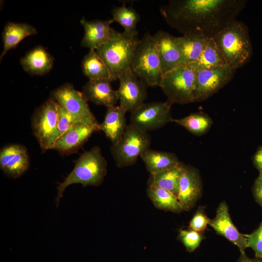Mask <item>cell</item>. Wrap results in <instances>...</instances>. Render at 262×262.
<instances>
[{
	"instance_id": "6da1fadb",
	"label": "cell",
	"mask_w": 262,
	"mask_h": 262,
	"mask_svg": "<svg viewBox=\"0 0 262 262\" xmlns=\"http://www.w3.org/2000/svg\"><path fill=\"white\" fill-rule=\"evenodd\" d=\"M245 0H171L160 8L165 22L183 35L199 31L209 38L236 19Z\"/></svg>"
},
{
	"instance_id": "7a4b0ae2",
	"label": "cell",
	"mask_w": 262,
	"mask_h": 262,
	"mask_svg": "<svg viewBox=\"0 0 262 262\" xmlns=\"http://www.w3.org/2000/svg\"><path fill=\"white\" fill-rule=\"evenodd\" d=\"M139 41L138 32H119L112 28L109 40L95 50L106 65L112 81L131 69Z\"/></svg>"
},
{
	"instance_id": "3957f363",
	"label": "cell",
	"mask_w": 262,
	"mask_h": 262,
	"mask_svg": "<svg viewBox=\"0 0 262 262\" xmlns=\"http://www.w3.org/2000/svg\"><path fill=\"white\" fill-rule=\"evenodd\" d=\"M226 63L237 69L252 56V46L247 26L236 19L231 21L213 37Z\"/></svg>"
},
{
	"instance_id": "277c9868",
	"label": "cell",
	"mask_w": 262,
	"mask_h": 262,
	"mask_svg": "<svg viewBox=\"0 0 262 262\" xmlns=\"http://www.w3.org/2000/svg\"><path fill=\"white\" fill-rule=\"evenodd\" d=\"M107 162L99 147L94 146L82 153L76 160L72 171L57 187V206L64 191L71 184L80 183L84 186L101 184L107 174Z\"/></svg>"
},
{
	"instance_id": "5b68a950",
	"label": "cell",
	"mask_w": 262,
	"mask_h": 262,
	"mask_svg": "<svg viewBox=\"0 0 262 262\" xmlns=\"http://www.w3.org/2000/svg\"><path fill=\"white\" fill-rule=\"evenodd\" d=\"M197 66L195 63L180 65L163 75L159 87L167 101L184 104L194 102Z\"/></svg>"
},
{
	"instance_id": "8992f818",
	"label": "cell",
	"mask_w": 262,
	"mask_h": 262,
	"mask_svg": "<svg viewBox=\"0 0 262 262\" xmlns=\"http://www.w3.org/2000/svg\"><path fill=\"white\" fill-rule=\"evenodd\" d=\"M131 69L147 87L160 86L163 77L160 60L153 35L148 32L140 39Z\"/></svg>"
},
{
	"instance_id": "52a82bcc",
	"label": "cell",
	"mask_w": 262,
	"mask_h": 262,
	"mask_svg": "<svg viewBox=\"0 0 262 262\" xmlns=\"http://www.w3.org/2000/svg\"><path fill=\"white\" fill-rule=\"evenodd\" d=\"M151 143V137L147 132L128 124L121 138L111 147L116 165L125 167L134 164L138 157L150 148Z\"/></svg>"
},
{
	"instance_id": "ba28073f",
	"label": "cell",
	"mask_w": 262,
	"mask_h": 262,
	"mask_svg": "<svg viewBox=\"0 0 262 262\" xmlns=\"http://www.w3.org/2000/svg\"><path fill=\"white\" fill-rule=\"evenodd\" d=\"M33 133L43 151L53 149L60 137L58 128L57 102L52 98L47 100L34 112Z\"/></svg>"
},
{
	"instance_id": "9c48e42d",
	"label": "cell",
	"mask_w": 262,
	"mask_h": 262,
	"mask_svg": "<svg viewBox=\"0 0 262 262\" xmlns=\"http://www.w3.org/2000/svg\"><path fill=\"white\" fill-rule=\"evenodd\" d=\"M52 98L71 115L75 122L84 123L99 129V124L90 111L87 101L82 93L70 83H66L55 89Z\"/></svg>"
},
{
	"instance_id": "30bf717a",
	"label": "cell",
	"mask_w": 262,
	"mask_h": 262,
	"mask_svg": "<svg viewBox=\"0 0 262 262\" xmlns=\"http://www.w3.org/2000/svg\"><path fill=\"white\" fill-rule=\"evenodd\" d=\"M172 105L167 101L144 103L131 113L130 124L147 132L159 129L172 122Z\"/></svg>"
},
{
	"instance_id": "8fae6325",
	"label": "cell",
	"mask_w": 262,
	"mask_h": 262,
	"mask_svg": "<svg viewBox=\"0 0 262 262\" xmlns=\"http://www.w3.org/2000/svg\"><path fill=\"white\" fill-rule=\"evenodd\" d=\"M236 70L229 65L212 69L197 68L194 102L206 100L217 92L233 78Z\"/></svg>"
},
{
	"instance_id": "7c38bea8",
	"label": "cell",
	"mask_w": 262,
	"mask_h": 262,
	"mask_svg": "<svg viewBox=\"0 0 262 262\" xmlns=\"http://www.w3.org/2000/svg\"><path fill=\"white\" fill-rule=\"evenodd\" d=\"M116 90L119 106L127 113H131L142 104L147 97V86L129 69L119 78Z\"/></svg>"
},
{
	"instance_id": "4fadbf2b",
	"label": "cell",
	"mask_w": 262,
	"mask_h": 262,
	"mask_svg": "<svg viewBox=\"0 0 262 262\" xmlns=\"http://www.w3.org/2000/svg\"><path fill=\"white\" fill-rule=\"evenodd\" d=\"M153 38L159 56L163 75L181 65V52L178 37L160 30Z\"/></svg>"
},
{
	"instance_id": "5bb4252c",
	"label": "cell",
	"mask_w": 262,
	"mask_h": 262,
	"mask_svg": "<svg viewBox=\"0 0 262 262\" xmlns=\"http://www.w3.org/2000/svg\"><path fill=\"white\" fill-rule=\"evenodd\" d=\"M202 185L198 171L186 165L179 181L178 199L183 211L191 210L200 198Z\"/></svg>"
},
{
	"instance_id": "9a60e30c",
	"label": "cell",
	"mask_w": 262,
	"mask_h": 262,
	"mask_svg": "<svg viewBox=\"0 0 262 262\" xmlns=\"http://www.w3.org/2000/svg\"><path fill=\"white\" fill-rule=\"evenodd\" d=\"M209 225L217 234L236 246L241 252H244L248 247L246 234L240 233L232 223L225 201L219 204L214 218L210 219Z\"/></svg>"
},
{
	"instance_id": "2e32d148",
	"label": "cell",
	"mask_w": 262,
	"mask_h": 262,
	"mask_svg": "<svg viewBox=\"0 0 262 262\" xmlns=\"http://www.w3.org/2000/svg\"><path fill=\"white\" fill-rule=\"evenodd\" d=\"M29 158L26 147L20 144L3 147L0 151V167L8 177L16 178L28 169Z\"/></svg>"
},
{
	"instance_id": "e0dca14e",
	"label": "cell",
	"mask_w": 262,
	"mask_h": 262,
	"mask_svg": "<svg viewBox=\"0 0 262 262\" xmlns=\"http://www.w3.org/2000/svg\"><path fill=\"white\" fill-rule=\"evenodd\" d=\"M99 129L95 126L80 122H75L57 140L52 149L63 154L75 152L92 134Z\"/></svg>"
},
{
	"instance_id": "ac0fdd59",
	"label": "cell",
	"mask_w": 262,
	"mask_h": 262,
	"mask_svg": "<svg viewBox=\"0 0 262 262\" xmlns=\"http://www.w3.org/2000/svg\"><path fill=\"white\" fill-rule=\"evenodd\" d=\"M113 22L112 19L89 21L82 17L80 23L83 28L84 34L81 45L96 50L109 40L112 29L110 25Z\"/></svg>"
},
{
	"instance_id": "d6986e66",
	"label": "cell",
	"mask_w": 262,
	"mask_h": 262,
	"mask_svg": "<svg viewBox=\"0 0 262 262\" xmlns=\"http://www.w3.org/2000/svg\"><path fill=\"white\" fill-rule=\"evenodd\" d=\"M108 80H90L82 88V95L87 101L107 108L115 106L118 98Z\"/></svg>"
},
{
	"instance_id": "ffe728a7",
	"label": "cell",
	"mask_w": 262,
	"mask_h": 262,
	"mask_svg": "<svg viewBox=\"0 0 262 262\" xmlns=\"http://www.w3.org/2000/svg\"><path fill=\"white\" fill-rule=\"evenodd\" d=\"M126 112L119 105L107 108L104 119L99 124L112 145L115 144L121 138L126 128Z\"/></svg>"
},
{
	"instance_id": "44dd1931",
	"label": "cell",
	"mask_w": 262,
	"mask_h": 262,
	"mask_svg": "<svg viewBox=\"0 0 262 262\" xmlns=\"http://www.w3.org/2000/svg\"><path fill=\"white\" fill-rule=\"evenodd\" d=\"M25 71L32 75H43L52 68L54 58L42 46L28 52L20 60Z\"/></svg>"
},
{
	"instance_id": "7402d4cb",
	"label": "cell",
	"mask_w": 262,
	"mask_h": 262,
	"mask_svg": "<svg viewBox=\"0 0 262 262\" xmlns=\"http://www.w3.org/2000/svg\"><path fill=\"white\" fill-rule=\"evenodd\" d=\"M209 39L199 31L189 32L178 37L181 52V65L197 61Z\"/></svg>"
},
{
	"instance_id": "603a6c76",
	"label": "cell",
	"mask_w": 262,
	"mask_h": 262,
	"mask_svg": "<svg viewBox=\"0 0 262 262\" xmlns=\"http://www.w3.org/2000/svg\"><path fill=\"white\" fill-rule=\"evenodd\" d=\"M185 164L180 162L177 164L159 172L150 174L147 186H154L166 189L177 197L179 181Z\"/></svg>"
},
{
	"instance_id": "cb8c5ba5",
	"label": "cell",
	"mask_w": 262,
	"mask_h": 262,
	"mask_svg": "<svg viewBox=\"0 0 262 262\" xmlns=\"http://www.w3.org/2000/svg\"><path fill=\"white\" fill-rule=\"evenodd\" d=\"M37 33L36 28L31 24L8 22L2 33L3 49L0 56V61L8 51L15 48L24 38Z\"/></svg>"
},
{
	"instance_id": "d4e9b609",
	"label": "cell",
	"mask_w": 262,
	"mask_h": 262,
	"mask_svg": "<svg viewBox=\"0 0 262 262\" xmlns=\"http://www.w3.org/2000/svg\"><path fill=\"white\" fill-rule=\"evenodd\" d=\"M140 158L149 174L159 172L180 162L175 153L150 148L143 153Z\"/></svg>"
},
{
	"instance_id": "484cf974",
	"label": "cell",
	"mask_w": 262,
	"mask_h": 262,
	"mask_svg": "<svg viewBox=\"0 0 262 262\" xmlns=\"http://www.w3.org/2000/svg\"><path fill=\"white\" fill-rule=\"evenodd\" d=\"M146 192L157 209L176 213L183 211L177 197L169 191L157 186H147Z\"/></svg>"
},
{
	"instance_id": "4316f807",
	"label": "cell",
	"mask_w": 262,
	"mask_h": 262,
	"mask_svg": "<svg viewBox=\"0 0 262 262\" xmlns=\"http://www.w3.org/2000/svg\"><path fill=\"white\" fill-rule=\"evenodd\" d=\"M83 74L90 80H108L112 81L109 71L95 50L90 49L82 62Z\"/></svg>"
},
{
	"instance_id": "83f0119b",
	"label": "cell",
	"mask_w": 262,
	"mask_h": 262,
	"mask_svg": "<svg viewBox=\"0 0 262 262\" xmlns=\"http://www.w3.org/2000/svg\"><path fill=\"white\" fill-rule=\"evenodd\" d=\"M172 122L196 135L206 133L213 124L211 118L203 113H192L181 118H173Z\"/></svg>"
},
{
	"instance_id": "f1b7e54d",
	"label": "cell",
	"mask_w": 262,
	"mask_h": 262,
	"mask_svg": "<svg viewBox=\"0 0 262 262\" xmlns=\"http://www.w3.org/2000/svg\"><path fill=\"white\" fill-rule=\"evenodd\" d=\"M198 68L212 69L228 65L213 38L209 39L199 59L195 62Z\"/></svg>"
},
{
	"instance_id": "f546056e",
	"label": "cell",
	"mask_w": 262,
	"mask_h": 262,
	"mask_svg": "<svg viewBox=\"0 0 262 262\" xmlns=\"http://www.w3.org/2000/svg\"><path fill=\"white\" fill-rule=\"evenodd\" d=\"M112 19L124 29V32L129 33H137L136 26L140 19L139 14L132 7H127L123 1L120 6L115 7L112 11Z\"/></svg>"
},
{
	"instance_id": "4dcf8cb0",
	"label": "cell",
	"mask_w": 262,
	"mask_h": 262,
	"mask_svg": "<svg viewBox=\"0 0 262 262\" xmlns=\"http://www.w3.org/2000/svg\"><path fill=\"white\" fill-rule=\"evenodd\" d=\"M179 238L186 251L191 253L199 246L204 237L201 232L189 229L180 230Z\"/></svg>"
},
{
	"instance_id": "1f68e13d",
	"label": "cell",
	"mask_w": 262,
	"mask_h": 262,
	"mask_svg": "<svg viewBox=\"0 0 262 262\" xmlns=\"http://www.w3.org/2000/svg\"><path fill=\"white\" fill-rule=\"evenodd\" d=\"M246 236L247 246L253 250L255 258L262 259V222L256 230Z\"/></svg>"
},
{
	"instance_id": "d6a6232c",
	"label": "cell",
	"mask_w": 262,
	"mask_h": 262,
	"mask_svg": "<svg viewBox=\"0 0 262 262\" xmlns=\"http://www.w3.org/2000/svg\"><path fill=\"white\" fill-rule=\"evenodd\" d=\"M210 219L203 208L199 207L190 222L189 229L201 233L206 229Z\"/></svg>"
},
{
	"instance_id": "836d02e7",
	"label": "cell",
	"mask_w": 262,
	"mask_h": 262,
	"mask_svg": "<svg viewBox=\"0 0 262 262\" xmlns=\"http://www.w3.org/2000/svg\"><path fill=\"white\" fill-rule=\"evenodd\" d=\"M58 128L60 136L75 122L71 115L57 103Z\"/></svg>"
},
{
	"instance_id": "e575fe53",
	"label": "cell",
	"mask_w": 262,
	"mask_h": 262,
	"mask_svg": "<svg viewBox=\"0 0 262 262\" xmlns=\"http://www.w3.org/2000/svg\"><path fill=\"white\" fill-rule=\"evenodd\" d=\"M252 193L256 201L262 208V175L259 174L255 180L252 187Z\"/></svg>"
},
{
	"instance_id": "d590c367",
	"label": "cell",
	"mask_w": 262,
	"mask_h": 262,
	"mask_svg": "<svg viewBox=\"0 0 262 262\" xmlns=\"http://www.w3.org/2000/svg\"><path fill=\"white\" fill-rule=\"evenodd\" d=\"M253 164L259 172V174L262 175V146L256 152L253 157Z\"/></svg>"
},
{
	"instance_id": "8d00e7d4",
	"label": "cell",
	"mask_w": 262,
	"mask_h": 262,
	"mask_svg": "<svg viewBox=\"0 0 262 262\" xmlns=\"http://www.w3.org/2000/svg\"><path fill=\"white\" fill-rule=\"evenodd\" d=\"M236 262H262V259L260 258H250L247 256L245 252H241Z\"/></svg>"
}]
</instances>
